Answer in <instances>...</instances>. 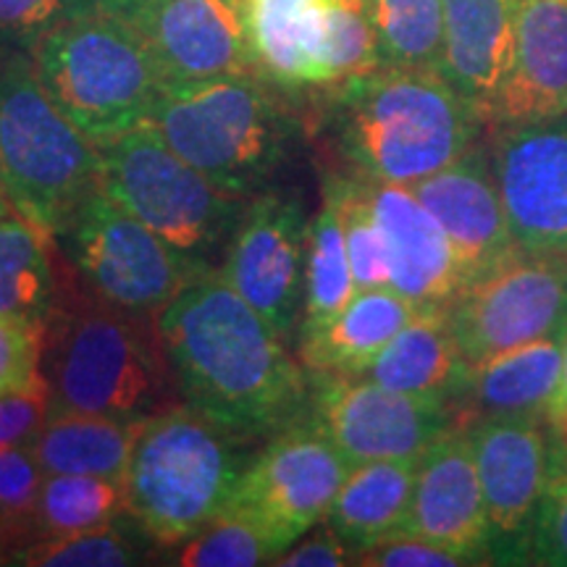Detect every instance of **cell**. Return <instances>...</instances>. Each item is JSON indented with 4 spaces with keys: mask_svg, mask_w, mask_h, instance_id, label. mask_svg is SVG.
I'll list each match as a JSON object with an SVG mask.
<instances>
[{
    "mask_svg": "<svg viewBox=\"0 0 567 567\" xmlns=\"http://www.w3.org/2000/svg\"><path fill=\"white\" fill-rule=\"evenodd\" d=\"M515 69V0H444L442 76L484 126L494 124Z\"/></svg>",
    "mask_w": 567,
    "mask_h": 567,
    "instance_id": "obj_20",
    "label": "cell"
},
{
    "mask_svg": "<svg viewBox=\"0 0 567 567\" xmlns=\"http://www.w3.org/2000/svg\"><path fill=\"white\" fill-rule=\"evenodd\" d=\"M48 421V386L38 381L30 389L0 396V450L32 446Z\"/></svg>",
    "mask_w": 567,
    "mask_h": 567,
    "instance_id": "obj_41",
    "label": "cell"
},
{
    "mask_svg": "<svg viewBox=\"0 0 567 567\" xmlns=\"http://www.w3.org/2000/svg\"><path fill=\"white\" fill-rule=\"evenodd\" d=\"M565 444H567V442H565Z\"/></svg>",
    "mask_w": 567,
    "mask_h": 567,
    "instance_id": "obj_47",
    "label": "cell"
},
{
    "mask_svg": "<svg viewBox=\"0 0 567 567\" xmlns=\"http://www.w3.org/2000/svg\"><path fill=\"white\" fill-rule=\"evenodd\" d=\"M323 189L337 203L354 287H389L386 239L379 218H375L371 197H368L365 179H360V176H326Z\"/></svg>",
    "mask_w": 567,
    "mask_h": 567,
    "instance_id": "obj_33",
    "label": "cell"
},
{
    "mask_svg": "<svg viewBox=\"0 0 567 567\" xmlns=\"http://www.w3.org/2000/svg\"><path fill=\"white\" fill-rule=\"evenodd\" d=\"M455 405L402 394L365 375H313L310 417L350 465L421 457L455 429Z\"/></svg>",
    "mask_w": 567,
    "mask_h": 567,
    "instance_id": "obj_13",
    "label": "cell"
},
{
    "mask_svg": "<svg viewBox=\"0 0 567 567\" xmlns=\"http://www.w3.org/2000/svg\"><path fill=\"white\" fill-rule=\"evenodd\" d=\"M354 565L363 567H460L473 565L471 559L460 551H452L442 547V544L425 542V538L400 530L381 542L371 544V547L358 551Z\"/></svg>",
    "mask_w": 567,
    "mask_h": 567,
    "instance_id": "obj_40",
    "label": "cell"
},
{
    "mask_svg": "<svg viewBox=\"0 0 567 567\" xmlns=\"http://www.w3.org/2000/svg\"><path fill=\"white\" fill-rule=\"evenodd\" d=\"M51 239L17 208L0 216V316L40 331L63 295Z\"/></svg>",
    "mask_w": 567,
    "mask_h": 567,
    "instance_id": "obj_28",
    "label": "cell"
},
{
    "mask_svg": "<svg viewBox=\"0 0 567 567\" xmlns=\"http://www.w3.org/2000/svg\"><path fill=\"white\" fill-rule=\"evenodd\" d=\"M101 189L153 229L195 274L221 271L250 197L224 193L176 155L151 122L103 145Z\"/></svg>",
    "mask_w": 567,
    "mask_h": 567,
    "instance_id": "obj_8",
    "label": "cell"
},
{
    "mask_svg": "<svg viewBox=\"0 0 567 567\" xmlns=\"http://www.w3.org/2000/svg\"><path fill=\"white\" fill-rule=\"evenodd\" d=\"M310 221L300 195L284 187L266 189L247 200L221 266L234 292L287 344L302 321Z\"/></svg>",
    "mask_w": 567,
    "mask_h": 567,
    "instance_id": "obj_12",
    "label": "cell"
},
{
    "mask_svg": "<svg viewBox=\"0 0 567 567\" xmlns=\"http://www.w3.org/2000/svg\"><path fill=\"white\" fill-rule=\"evenodd\" d=\"M565 329L473 365L465 400L481 415H536L547 421L563 371Z\"/></svg>",
    "mask_w": 567,
    "mask_h": 567,
    "instance_id": "obj_26",
    "label": "cell"
},
{
    "mask_svg": "<svg viewBox=\"0 0 567 567\" xmlns=\"http://www.w3.org/2000/svg\"><path fill=\"white\" fill-rule=\"evenodd\" d=\"M92 3H97L101 9H109L113 13H122V17H130L134 9H140L145 0H92Z\"/></svg>",
    "mask_w": 567,
    "mask_h": 567,
    "instance_id": "obj_44",
    "label": "cell"
},
{
    "mask_svg": "<svg viewBox=\"0 0 567 567\" xmlns=\"http://www.w3.org/2000/svg\"><path fill=\"white\" fill-rule=\"evenodd\" d=\"M467 365L567 326V260L515 252L446 302Z\"/></svg>",
    "mask_w": 567,
    "mask_h": 567,
    "instance_id": "obj_10",
    "label": "cell"
},
{
    "mask_svg": "<svg viewBox=\"0 0 567 567\" xmlns=\"http://www.w3.org/2000/svg\"><path fill=\"white\" fill-rule=\"evenodd\" d=\"M551 431H555V434L563 439V442H567V421L559 423V425H551Z\"/></svg>",
    "mask_w": 567,
    "mask_h": 567,
    "instance_id": "obj_46",
    "label": "cell"
},
{
    "mask_svg": "<svg viewBox=\"0 0 567 567\" xmlns=\"http://www.w3.org/2000/svg\"><path fill=\"white\" fill-rule=\"evenodd\" d=\"M410 189L450 239L463 287L520 252L496 189L488 147L481 142L442 172L410 184Z\"/></svg>",
    "mask_w": 567,
    "mask_h": 567,
    "instance_id": "obj_17",
    "label": "cell"
},
{
    "mask_svg": "<svg viewBox=\"0 0 567 567\" xmlns=\"http://www.w3.org/2000/svg\"><path fill=\"white\" fill-rule=\"evenodd\" d=\"M260 74L163 84L151 122L176 155L218 189L255 197L279 187L300 124Z\"/></svg>",
    "mask_w": 567,
    "mask_h": 567,
    "instance_id": "obj_4",
    "label": "cell"
},
{
    "mask_svg": "<svg viewBox=\"0 0 567 567\" xmlns=\"http://www.w3.org/2000/svg\"><path fill=\"white\" fill-rule=\"evenodd\" d=\"M184 405L245 439L310 417L313 381L221 271L197 274L155 316Z\"/></svg>",
    "mask_w": 567,
    "mask_h": 567,
    "instance_id": "obj_1",
    "label": "cell"
},
{
    "mask_svg": "<svg viewBox=\"0 0 567 567\" xmlns=\"http://www.w3.org/2000/svg\"><path fill=\"white\" fill-rule=\"evenodd\" d=\"M140 423L105 415H48L32 442V455L45 476H97L124 484Z\"/></svg>",
    "mask_w": 567,
    "mask_h": 567,
    "instance_id": "obj_27",
    "label": "cell"
},
{
    "mask_svg": "<svg viewBox=\"0 0 567 567\" xmlns=\"http://www.w3.org/2000/svg\"><path fill=\"white\" fill-rule=\"evenodd\" d=\"M405 530L473 565L492 563V526L467 429H450L417 460Z\"/></svg>",
    "mask_w": 567,
    "mask_h": 567,
    "instance_id": "obj_18",
    "label": "cell"
},
{
    "mask_svg": "<svg viewBox=\"0 0 567 567\" xmlns=\"http://www.w3.org/2000/svg\"><path fill=\"white\" fill-rule=\"evenodd\" d=\"M9 210H13V205L9 200V193H6L3 182H0V216H6V213H9Z\"/></svg>",
    "mask_w": 567,
    "mask_h": 567,
    "instance_id": "obj_45",
    "label": "cell"
},
{
    "mask_svg": "<svg viewBox=\"0 0 567 567\" xmlns=\"http://www.w3.org/2000/svg\"><path fill=\"white\" fill-rule=\"evenodd\" d=\"M130 515L124 484L97 476H45L34 499L30 534L55 538L109 526Z\"/></svg>",
    "mask_w": 567,
    "mask_h": 567,
    "instance_id": "obj_29",
    "label": "cell"
},
{
    "mask_svg": "<svg viewBox=\"0 0 567 567\" xmlns=\"http://www.w3.org/2000/svg\"><path fill=\"white\" fill-rule=\"evenodd\" d=\"M40 350V329L0 316V396L38 384Z\"/></svg>",
    "mask_w": 567,
    "mask_h": 567,
    "instance_id": "obj_39",
    "label": "cell"
},
{
    "mask_svg": "<svg viewBox=\"0 0 567 567\" xmlns=\"http://www.w3.org/2000/svg\"><path fill=\"white\" fill-rule=\"evenodd\" d=\"M421 305L392 287L358 289L339 313L297 331V360L313 375H358L400 334Z\"/></svg>",
    "mask_w": 567,
    "mask_h": 567,
    "instance_id": "obj_22",
    "label": "cell"
},
{
    "mask_svg": "<svg viewBox=\"0 0 567 567\" xmlns=\"http://www.w3.org/2000/svg\"><path fill=\"white\" fill-rule=\"evenodd\" d=\"M45 478L30 446L0 450V538L30 534V517Z\"/></svg>",
    "mask_w": 567,
    "mask_h": 567,
    "instance_id": "obj_37",
    "label": "cell"
},
{
    "mask_svg": "<svg viewBox=\"0 0 567 567\" xmlns=\"http://www.w3.org/2000/svg\"><path fill=\"white\" fill-rule=\"evenodd\" d=\"M40 375L48 386V415L142 423L182 402L155 316L76 289L61 295L42 329Z\"/></svg>",
    "mask_w": 567,
    "mask_h": 567,
    "instance_id": "obj_2",
    "label": "cell"
},
{
    "mask_svg": "<svg viewBox=\"0 0 567 567\" xmlns=\"http://www.w3.org/2000/svg\"><path fill=\"white\" fill-rule=\"evenodd\" d=\"M323 90L371 74L381 66L365 0H326Z\"/></svg>",
    "mask_w": 567,
    "mask_h": 567,
    "instance_id": "obj_35",
    "label": "cell"
},
{
    "mask_svg": "<svg viewBox=\"0 0 567 567\" xmlns=\"http://www.w3.org/2000/svg\"><path fill=\"white\" fill-rule=\"evenodd\" d=\"M163 84L258 74L245 0H145L130 17Z\"/></svg>",
    "mask_w": 567,
    "mask_h": 567,
    "instance_id": "obj_16",
    "label": "cell"
},
{
    "mask_svg": "<svg viewBox=\"0 0 567 567\" xmlns=\"http://www.w3.org/2000/svg\"><path fill=\"white\" fill-rule=\"evenodd\" d=\"M331 92V134L360 179L410 187L481 142L484 122L439 71L379 66Z\"/></svg>",
    "mask_w": 567,
    "mask_h": 567,
    "instance_id": "obj_3",
    "label": "cell"
},
{
    "mask_svg": "<svg viewBox=\"0 0 567 567\" xmlns=\"http://www.w3.org/2000/svg\"><path fill=\"white\" fill-rule=\"evenodd\" d=\"M281 567H344L354 565V551L329 523H318L279 557Z\"/></svg>",
    "mask_w": 567,
    "mask_h": 567,
    "instance_id": "obj_42",
    "label": "cell"
},
{
    "mask_svg": "<svg viewBox=\"0 0 567 567\" xmlns=\"http://www.w3.org/2000/svg\"><path fill=\"white\" fill-rule=\"evenodd\" d=\"M71 0H0V55L32 53Z\"/></svg>",
    "mask_w": 567,
    "mask_h": 567,
    "instance_id": "obj_38",
    "label": "cell"
},
{
    "mask_svg": "<svg viewBox=\"0 0 567 567\" xmlns=\"http://www.w3.org/2000/svg\"><path fill=\"white\" fill-rule=\"evenodd\" d=\"M567 421V329L563 337V371H559V384L557 392L551 396L549 408H547V423L549 425H559Z\"/></svg>",
    "mask_w": 567,
    "mask_h": 567,
    "instance_id": "obj_43",
    "label": "cell"
},
{
    "mask_svg": "<svg viewBox=\"0 0 567 567\" xmlns=\"http://www.w3.org/2000/svg\"><path fill=\"white\" fill-rule=\"evenodd\" d=\"M555 116H567V0H515V69L492 126Z\"/></svg>",
    "mask_w": 567,
    "mask_h": 567,
    "instance_id": "obj_21",
    "label": "cell"
},
{
    "mask_svg": "<svg viewBox=\"0 0 567 567\" xmlns=\"http://www.w3.org/2000/svg\"><path fill=\"white\" fill-rule=\"evenodd\" d=\"M354 295H358V287H354L337 203L323 189L321 208L310 221L300 329H308V326H316L339 313Z\"/></svg>",
    "mask_w": 567,
    "mask_h": 567,
    "instance_id": "obj_31",
    "label": "cell"
},
{
    "mask_svg": "<svg viewBox=\"0 0 567 567\" xmlns=\"http://www.w3.org/2000/svg\"><path fill=\"white\" fill-rule=\"evenodd\" d=\"M250 444L184 402L151 415L124 473L130 515L163 547L184 544L226 513L255 455Z\"/></svg>",
    "mask_w": 567,
    "mask_h": 567,
    "instance_id": "obj_6",
    "label": "cell"
},
{
    "mask_svg": "<svg viewBox=\"0 0 567 567\" xmlns=\"http://www.w3.org/2000/svg\"><path fill=\"white\" fill-rule=\"evenodd\" d=\"M368 197L386 239L389 287L421 308L446 305L460 292V266L450 239L408 184L368 182Z\"/></svg>",
    "mask_w": 567,
    "mask_h": 567,
    "instance_id": "obj_19",
    "label": "cell"
},
{
    "mask_svg": "<svg viewBox=\"0 0 567 567\" xmlns=\"http://www.w3.org/2000/svg\"><path fill=\"white\" fill-rule=\"evenodd\" d=\"M287 547L271 530L250 520V517L229 513L218 515L184 547L174 565L184 567H255L276 565Z\"/></svg>",
    "mask_w": 567,
    "mask_h": 567,
    "instance_id": "obj_34",
    "label": "cell"
},
{
    "mask_svg": "<svg viewBox=\"0 0 567 567\" xmlns=\"http://www.w3.org/2000/svg\"><path fill=\"white\" fill-rule=\"evenodd\" d=\"M258 74L276 90H323L326 0H245Z\"/></svg>",
    "mask_w": 567,
    "mask_h": 567,
    "instance_id": "obj_24",
    "label": "cell"
},
{
    "mask_svg": "<svg viewBox=\"0 0 567 567\" xmlns=\"http://www.w3.org/2000/svg\"><path fill=\"white\" fill-rule=\"evenodd\" d=\"M381 66L442 74L444 0H365Z\"/></svg>",
    "mask_w": 567,
    "mask_h": 567,
    "instance_id": "obj_30",
    "label": "cell"
},
{
    "mask_svg": "<svg viewBox=\"0 0 567 567\" xmlns=\"http://www.w3.org/2000/svg\"><path fill=\"white\" fill-rule=\"evenodd\" d=\"M517 565L567 567V444L551 431V467Z\"/></svg>",
    "mask_w": 567,
    "mask_h": 567,
    "instance_id": "obj_36",
    "label": "cell"
},
{
    "mask_svg": "<svg viewBox=\"0 0 567 567\" xmlns=\"http://www.w3.org/2000/svg\"><path fill=\"white\" fill-rule=\"evenodd\" d=\"M0 182L53 239L101 187L97 145L51 101L30 53L0 55Z\"/></svg>",
    "mask_w": 567,
    "mask_h": 567,
    "instance_id": "obj_7",
    "label": "cell"
},
{
    "mask_svg": "<svg viewBox=\"0 0 567 567\" xmlns=\"http://www.w3.org/2000/svg\"><path fill=\"white\" fill-rule=\"evenodd\" d=\"M358 375L402 394L444 400L452 405L465 400L471 365L452 334L446 305L421 308V313Z\"/></svg>",
    "mask_w": 567,
    "mask_h": 567,
    "instance_id": "obj_23",
    "label": "cell"
},
{
    "mask_svg": "<svg viewBox=\"0 0 567 567\" xmlns=\"http://www.w3.org/2000/svg\"><path fill=\"white\" fill-rule=\"evenodd\" d=\"M55 239L92 292L140 316H158L197 276L158 234L101 187Z\"/></svg>",
    "mask_w": 567,
    "mask_h": 567,
    "instance_id": "obj_9",
    "label": "cell"
},
{
    "mask_svg": "<svg viewBox=\"0 0 567 567\" xmlns=\"http://www.w3.org/2000/svg\"><path fill=\"white\" fill-rule=\"evenodd\" d=\"M151 534L132 515L82 534L34 538L11 555V563L30 567H126L145 563Z\"/></svg>",
    "mask_w": 567,
    "mask_h": 567,
    "instance_id": "obj_32",
    "label": "cell"
},
{
    "mask_svg": "<svg viewBox=\"0 0 567 567\" xmlns=\"http://www.w3.org/2000/svg\"><path fill=\"white\" fill-rule=\"evenodd\" d=\"M30 55L51 101L95 145L147 122L163 90L137 27L92 0H71Z\"/></svg>",
    "mask_w": 567,
    "mask_h": 567,
    "instance_id": "obj_5",
    "label": "cell"
},
{
    "mask_svg": "<svg viewBox=\"0 0 567 567\" xmlns=\"http://www.w3.org/2000/svg\"><path fill=\"white\" fill-rule=\"evenodd\" d=\"M492 526V563L517 565L551 467V434L536 415H481L467 425Z\"/></svg>",
    "mask_w": 567,
    "mask_h": 567,
    "instance_id": "obj_15",
    "label": "cell"
},
{
    "mask_svg": "<svg viewBox=\"0 0 567 567\" xmlns=\"http://www.w3.org/2000/svg\"><path fill=\"white\" fill-rule=\"evenodd\" d=\"M350 467L313 417H305L255 452L226 509L250 517L289 549L326 520Z\"/></svg>",
    "mask_w": 567,
    "mask_h": 567,
    "instance_id": "obj_11",
    "label": "cell"
},
{
    "mask_svg": "<svg viewBox=\"0 0 567 567\" xmlns=\"http://www.w3.org/2000/svg\"><path fill=\"white\" fill-rule=\"evenodd\" d=\"M417 460H371L350 467L326 523L344 538L354 557L381 538L405 530Z\"/></svg>",
    "mask_w": 567,
    "mask_h": 567,
    "instance_id": "obj_25",
    "label": "cell"
},
{
    "mask_svg": "<svg viewBox=\"0 0 567 567\" xmlns=\"http://www.w3.org/2000/svg\"><path fill=\"white\" fill-rule=\"evenodd\" d=\"M486 147L517 247L567 260V116L492 126Z\"/></svg>",
    "mask_w": 567,
    "mask_h": 567,
    "instance_id": "obj_14",
    "label": "cell"
}]
</instances>
